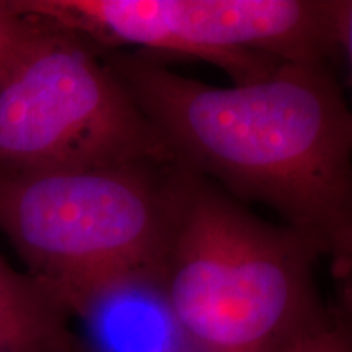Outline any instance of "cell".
I'll list each match as a JSON object with an SVG mask.
<instances>
[{
    "instance_id": "1",
    "label": "cell",
    "mask_w": 352,
    "mask_h": 352,
    "mask_svg": "<svg viewBox=\"0 0 352 352\" xmlns=\"http://www.w3.org/2000/svg\"><path fill=\"white\" fill-rule=\"evenodd\" d=\"M96 50L176 164L267 206L349 283L352 113L331 64L280 63L259 80L214 87L147 52Z\"/></svg>"
},
{
    "instance_id": "2",
    "label": "cell",
    "mask_w": 352,
    "mask_h": 352,
    "mask_svg": "<svg viewBox=\"0 0 352 352\" xmlns=\"http://www.w3.org/2000/svg\"><path fill=\"white\" fill-rule=\"evenodd\" d=\"M324 253L176 164L160 294L189 352H279L328 323Z\"/></svg>"
},
{
    "instance_id": "3",
    "label": "cell",
    "mask_w": 352,
    "mask_h": 352,
    "mask_svg": "<svg viewBox=\"0 0 352 352\" xmlns=\"http://www.w3.org/2000/svg\"><path fill=\"white\" fill-rule=\"evenodd\" d=\"M175 164L0 171V230L70 316L160 290Z\"/></svg>"
},
{
    "instance_id": "4",
    "label": "cell",
    "mask_w": 352,
    "mask_h": 352,
    "mask_svg": "<svg viewBox=\"0 0 352 352\" xmlns=\"http://www.w3.org/2000/svg\"><path fill=\"white\" fill-rule=\"evenodd\" d=\"M134 164L175 158L94 44L26 16L0 69V171Z\"/></svg>"
},
{
    "instance_id": "5",
    "label": "cell",
    "mask_w": 352,
    "mask_h": 352,
    "mask_svg": "<svg viewBox=\"0 0 352 352\" xmlns=\"http://www.w3.org/2000/svg\"><path fill=\"white\" fill-rule=\"evenodd\" d=\"M13 13L80 34L100 50L135 46L217 65L233 85L280 63L336 60L333 0H8Z\"/></svg>"
},
{
    "instance_id": "6",
    "label": "cell",
    "mask_w": 352,
    "mask_h": 352,
    "mask_svg": "<svg viewBox=\"0 0 352 352\" xmlns=\"http://www.w3.org/2000/svg\"><path fill=\"white\" fill-rule=\"evenodd\" d=\"M69 318L50 290L0 254V352H65L78 341Z\"/></svg>"
},
{
    "instance_id": "7",
    "label": "cell",
    "mask_w": 352,
    "mask_h": 352,
    "mask_svg": "<svg viewBox=\"0 0 352 352\" xmlns=\"http://www.w3.org/2000/svg\"><path fill=\"white\" fill-rule=\"evenodd\" d=\"M279 352H352L349 310H333L324 327L298 338Z\"/></svg>"
},
{
    "instance_id": "8",
    "label": "cell",
    "mask_w": 352,
    "mask_h": 352,
    "mask_svg": "<svg viewBox=\"0 0 352 352\" xmlns=\"http://www.w3.org/2000/svg\"><path fill=\"white\" fill-rule=\"evenodd\" d=\"M352 2L351 0H334L333 2V39L336 60H341L351 70L352 52Z\"/></svg>"
},
{
    "instance_id": "9",
    "label": "cell",
    "mask_w": 352,
    "mask_h": 352,
    "mask_svg": "<svg viewBox=\"0 0 352 352\" xmlns=\"http://www.w3.org/2000/svg\"><path fill=\"white\" fill-rule=\"evenodd\" d=\"M26 25V16L15 13V19L10 23L0 28V69H2L3 63L7 60L8 54H10L12 47L15 46L16 39L20 38L21 32H23Z\"/></svg>"
},
{
    "instance_id": "10",
    "label": "cell",
    "mask_w": 352,
    "mask_h": 352,
    "mask_svg": "<svg viewBox=\"0 0 352 352\" xmlns=\"http://www.w3.org/2000/svg\"><path fill=\"white\" fill-rule=\"evenodd\" d=\"M13 19H15V13L8 8L7 2H0V28L6 26L7 23H10Z\"/></svg>"
},
{
    "instance_id": "11",
    "label": "cell",
    "mask_w": 352,
    "mask_h": 352,
    "mask_svg": "<svg viewBox=\"0 0 352 352\" xmlns=\"http://www.w3.org/2000/svg\"><path fill=\"white\" fill-rule=\"evenodd\" d=\"M65 352H88V351H87L85 344H83V342H80V340H78L76 344H74L72 347H70V349H67Z\"/></svg>"
}]
</instances>
